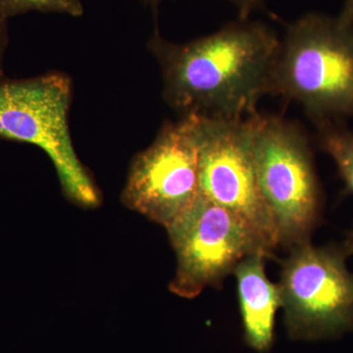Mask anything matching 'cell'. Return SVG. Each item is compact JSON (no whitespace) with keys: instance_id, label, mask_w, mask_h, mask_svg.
Wrapping results in <instances>:
<instances>
[{"instance_id":"obj_1","label":"cell","mask_w":353,"mask_h":353,"mask_svg":"<svg viewBox=\"0 0 353 353\" xmlns=\"http://www.w3.org/2000/svg\"><path fill=\"white\" fill-rule=\"evenodd\" d=\"M280 39L270 28L241 19L203 38L176 43L155 34L148 48L163 78L165 101L183 114L245 119L273 94Z\"/></svg>"},{"instance_id":"obj_2","label":"cell","mask_w":353,"mask_h":353,"mask_svg":"<svg viewBox=\"0 0 353 353\" xmlns=\"http://www.w3.org/2000/svg\"><path fill=\"white\" fill-rule=\"evenodd\" d=\"M313 123L353 118V23L306 14L288 26L273 70V94Z\"/></svg>"},{"instance_id":"obj_3","label":"cell","mask_w":353,"mask_h":353,"mask_svg":"<svg viewBox=\"0 0 353 353\" xmlns=\"http://www.w3.org/2000/svg\"><path fill=\"white\" fill-rule=\"evenodd\" d=\"M72 83L62 73L0 78V139L38 146L50 158L65 196L85 208L101 204L99 189L79 159L69 126Z\"/></svg>"},{"instance_id":"obj_4","label":"cell","mask_w":353,"mask_h":353,"mask_svg":"<svg viewBox=\"0 0 353 353\" xmlns=\"http://www.w3.org/2000/svg\"><path fill=\"white\" fill-rule=\"evenodd\" d=\"M255 170L279 245L292 250L310 241L321 220L322 196L306 134L277 116H252Z\"/></svg>"},{"instance_id":"obj_5","label":"cell","mask_w":353,"mask_h":353,"mask_svg":"<svg viewBox=\"0 0 353 353\" xmlns=\"http://www.w3.org/2000/svg\"><path fill=\"white\" fill-rule=\"evenodd\" d=\"M345 245L294 246L282 262L285 324L292 340L324 341L353 332V273Z\"/></svg>"},{"instance_id":"obj_6","label":"cell","mask_w":353,"mask_h":353,"mask_svg":"<svg viewBox=\"0 0 353 353\" xmlns=\"http://www.w3.org/2000/svg\"><path fill=\"white\" fill-rule=\"evenodd\" d=\"M187 116L199 148L201 194L240 217L272 254L278 234L255 170L253 115L245 119Z\"/></svg>"},{"instance_id":"obj_7","label":"cell","mask_w":353,"mask_h":353,"mask_svg":"<svg viewBox=\"0 0 353 353\" xmlns=\"http://www.w3.org/2000/svg\"><path fill=\"white\" fill-rule=\"evenodd\" d=\"M166 230L176 256L170 290L183 299H194L205 288L219 285L248 255L272 256L240 217L201 192Z\"/></svg>"},{"instance_id":"obj_8","label":"cell","mask_w":353,"mask_h":353,"mask_svg":"<svg viewBox=\"0 0 353 353\" xmlns=\"http://www.w3.org/2000/svg\"><path fill=\"white\" fill-rule=\"evenodd\" d=\"M201 194L199 148L190 116L162 128L132 162L122 201L165 229Z\"/></svg>"},{"instance_id":"obj_9","label":"cell","mask_w":353,"mask_h":353,"mask_svg":"<svg viewBox=\"0 0 353 353\" xmlns=\"http://www.w3.org/2000/svg\"><path fill=\"white\" fill-rule=\"evenodd\" d=\"M267 257L264 253H253L241 260L233 272L245 340L260 352L273 345L276 314L282 307L280 287L265 273Z\"/></svg>"},{"instance_id":"obj_10","label":"cell","mask_w":353,"mask_h":353,"mask_svg":"<svg viewBox=\"0 0 353 353\" xmlns=\"http://www.w3.org/2000/svg\"><path fill=\"white\" fill-rule=\"evenodd\" d=\"M318 145L333 159L345 190L353 194V130L343 120H328L318 123Z\"/></svg>"},{"instance_id":"obj_11","label":"cell","mask_w":353,"mask_h":353,"mask_svg":"<svg viewBox=\"0 0 353 353\" xmlns=\"http://www.w3.org/2000/svg\"><path fill=\"white\" fill-rule=\"evenodd\" d=\"M30 12L57 13L70 17L83 14L81 0H0V17L8 21Z\"/></svg>"},{"instance_id":"obj_12","label":"cell","mask_w":353,"mask_h":353,"mask_svg":"<svg viewBox=\"0 0 353 353\" xmlns=\"http://www.w3.org/2000/svg\"><path fill=\"white\" fill-rule=\"evenodd\" d=\"M145 4L157 8L162 0H143ZM238 8L239 18L248 19L250 14L264 7L265 0H230Z\"/></svg>"},{"instance_id":"obj_13","label":"cell","mask_w":353,"mask_h":353,"mask_svg":"<svg viewBox=\"0 0 353 353\" xmlns=\"http://www.w3.org/2000/svg\"><path fill=\"white\" fill-rule=\"evenodd\" d=\"M8 21L0 17V78L3 76V59L8 43Z\"/></svg>"},{"instance_id":"obj_14","label":"cell","mask_w":353,"mask_h":353,"mask_svg":"<svg viewBox=\"0 0 353 353\" xmlns=\"http://www.w3.org/2000/svg\"><path fill=\"white\" fill-rule=\"evenodd\" d=\"M340 16L343 19L353 23V0H345Z\"/></svg>"},{"instance_id":"obj_15","label":"cell","mask_w":353,"mask_h":353,"mask_svg":"<svg viewBox=\"0 0 353 353\" xmlns=\"http://www.w3.org/2000/svg\"><path fill=\"white\" fill-rule=\"evenodd\" d=\"M345 248H347V252H350V255L353 254V229L352 231L348 232L347 238H345V243H343Z\"/></svg>"}]
</instances>
